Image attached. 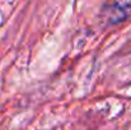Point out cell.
Segmentation results:
<instances>
[{
  "instance_id": "cell-1",
  "label": "cell",
  "mask_w": 131,
  "mask_h": 130,
  "mask_svg": "<svg viewBox=\"0 0 131 130\" xmlns=\"http://www.w3.org/2000/svg\"><path fill=\"white\" fill-rule=\"evenodd\" d=\"M131 17V0H107L102 8V19L112 26Z\"/></svg>"
}]
</instances>
